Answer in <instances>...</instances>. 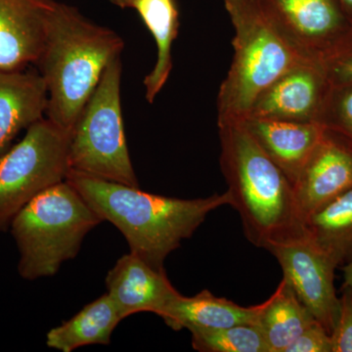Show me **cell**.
Wrapping results in <instances>:
<instances>
[{
	"mask_svg": "<svg viewBox=\"0 0 352 352\" xmlns=\"http://www.w3.org/2000/svg\"><path fill=\"white\" fill-rule=\"evenodd\" d=\"M66 182L104 222L119 229L132 254L159 270H164L168 254L190 239L210 212L231 205L228 191L207 198H171L74 170Z\"/></svg>",
	"mask_w": 352,
	"mask_h": 352,
	"instance_id": "cell-1",
	"label": "cell"
},
{
	"mask_svg": "<svg viewBox=\"0 0 352 352\" xmlns=\"http://www.w3.org/2000/svg\"><path fill=\"white\" fill-rule=\"evenodd\" d=\"M124 41L75 7L53 1L38 66L48 92L46 118L71 133L104 72L120 56Z\"/></svg>",
	"mask_w": 352,
	"mask_h": 352,
	"instance_id": "cell-2",
	"label": "cell"
},
{
	"mask_svg": "<svg viewBox=\"0 0 352 352\" xmlns=\"http://www.w3.org/2000/svg\"><path fill=\"white\" fill-rule=\"evenodd\" d=\"M219 163L245 238L267 250L305 235L295 190L241 122H217Z\"/></svg>",
	"mask_w": 352,
	"mask_h": 352,
	"instance_id": "cell-3",
	"label": "cell"
},
{
	"mask_svg": "<svg viewBox=\"0 0 352 352\" xmlns=\"http://www.w3.org/2000/svg\"><path fill=\"white\" fill-rule=\"evenodd\" d=\"M234 29L233 59L217 97V122H242L277 78L310 60L292 43L259 0H224Z\"/></svg>",
	"mask_w": 352,
	"mask_h": 352,
	"instance_id": "cell-4",
	"label": "cell"
},
{
	"mask_svg": "<svg viewBox=\"0 0 352 352\" xmlns=\"http://www.w3.org/2000/svg\"><path fill=\"white\" fill-rule=\"evenodd\" d=\"M104 220L65 180L41 192L18 212L10 231L18 251V273L34 281L54 276L78 256L83 240Z\"/></svg>",
	"mask_w": 352,
	"mask_h": 352,
	"instance_id": "cell-5",
	"label": "cell"
},
{
	"mask_svg": "<svg viewBox=\"0 0 352 352\" xmlns=\"http://www.w3.org/2000/svg\"><path fill=\"white\" fill-rule=\"evenodd\" d=\"M122 65L115 58L69 133V170L139 186L124 132L120 101Z\"/></svg>",
	"mask_w": 352,
	"mask_h": 352,
	"instance_id": "cell-6",
	"label": "cell"
},
{
	"mask_svg": "<svg viewBox=\"0 0 352 352\" xmlns=\"http://www.w3.org/2000/svg\"><path fill=\"white\" fill-rule=\"evenodd\" d=\"M69 144V132L43 118L0 157V232L32 199L66 180Z\"/></svg>",
	"mask_w": 352,
	"mask_h": 352,
	"instance_id": "cell-7",
	"label": "cell"
},
{
	"mask_svg": "<svg viewBox=\"0 0 352 352\" xmlns=\"http://www.w3.org/2000/svg\"><path fill=\"white\" fill-rule=\"evenodd\" d=\"M283 278L314 318L332 333L340 314L333 277L337 265L307 235L271 245Z\"/></svg>",
	"mask_w": 352,
	"mask_h": 352,
	"instance_id": "cell-8",
	"label": "cell"
},
{
	"mask_svg": "<svg viewBox=\"0 0 352 352\" xmlns=\"http://www.w3.org/2000/svg\"><path fill=\"white\" fill-rule=\"evenodd\" d=\"M331 83L320 60L289 69L259 95L247 118L317 122Z\"/></svg>",
	"mask_w": 352,
	"mask_h": 352,
	"instance_id": "cell-9",
	"label": "cell"
},
{
	"mask_svg": "<svg viewBox=\"0 0 352 352\" xmlns=\"http://www.w3.org/2000/svg\"><path fill=\"white\" fill-rule=\"evenodd\" d=\"M352 189V143L325 129L294 190L303 224L308 217Z\"/></svg>",
	"mask_w": 352,
	"mask_h": 352,
	"instance_id": "cell-10",
	"label": "cell"
},
{
	"mask_svg": "<svg viewBox=\"0 0 352 352\" xmlns=\"http://www.w3.org/2000/svg\"><path fill=\"white\" fill-rule=\"evenodd\" d=\"M259 1L292 43L318 59L351 25L335 0Z\"/></svg>",
	"mask_w": 352,
	"mask_h": 352,
	"instance_id": "cell-11",
	"label": "cell"
},
{
	"mask_svg": "<svg viewBox=\"0 0 352 352\" xmlns=\"http://www.w3.org/2000/svg\"><path fill=\"white\" fill-rule=\"evenodd\" d=\"M106 287L122 320L139 312L161 317L166 305L179 294L166 270L152 267L132 252L122 256L109 270Z\"/></svg>",
	"mask_w": 352,
	"mask_h": 352,
	"instance_id": "cell-12",
	"label": "cell"
},
{
	"mask_svg": "<svg viewBox=\"0 0 352 352\" xmlns=\"http://www.w3.org/2000/svg\"><path fill=\"white\" fill-rule=\"evenodd\" d=\"M54 0H0V69L19 71L38 63Z\"/></svg>",
	"mask_w": 352,
	"mask_h": 352,
	"instance_id": "cell-13",
	"label": "cell"
},
{
	"mask_svg": "<svg viewBox=\"0 0 352 352\" xmlns=\"http://www.w3.org/2000/svg\"><path fill=\"white\" fill-rule=\"evenodd\" d=\"M48 92L38 69H0V157L21 131L46 115Z\"/></svg>",
	"mask_w": 352,
	"mask_h": 352,
	"instance_id": "cell-14",
	"label": "cell"
},
{
	"mask_svg": "<svg viewBox=\"0 0 352 352\" xmlns=\"http://www.w3.org/2000/svg\"><path fill=\"white\" fill-rule=\"evenodd\" d=\"M243 124L295 186L303 166L323 136L317 122L245 118Z\"/></svg>",
	"mask_w": 352,
	"mask_h": 352,
	"instance_id": "cell-15",
	"label": "cell"
},
{
	"mask_svg": "<svg viewBox=\"0 0 352 352\" xmlns=\"http://www.w3.org/2000/svg\"><path fill=\"white\" fill-rule=\"evenodd\" d=\"M256 305L244 307L204 289L194 296L178 294L166 305L161 318L175 331L210 330L256 323Z\"/></svg>",
	"mask_w": 352,
	"mask_h": 352,
	"instance_id": "cell-16",
	"label": "cell"
},
{
	"mask_svg": "<svg viewBox=\"0 0 352 352\" xmlns=\"http://www.w3.org/2000/svg\"><path fill=\"white\" fill-rule=\"evenodd\" d=\"M256 308L254 325L263 333L270 352H286L303 331L317 322L284 278L272 296Z\"/></svg>",
	"mask_w": 352,
	"mask_h": 352,
	"instance_id": "cell-17",
	"label": "cell"
},
{
	"mask_svg": "<svg viewBox=\"0 0 352 352\" xmlns=\"http://www.w3.org/2000/svg\"><path fill=\"white\" fill-rule=\"evenodd\" d=\"M132 8L156 43V63L144 78L146 99L152 104L173 71V46L179 31V10L176 0H133Z\"/></svg>",
	"mask_w": 352,
	"mask_h": 352,
	"instance_id": "cell-18",
	"label": "cell"
},
{
	"mask_svg": "<svg viewBox=\"0 0 352 352\" xmlns=\"http://www.w3.org/2000/svg\"><path fill=\"white\" fill-rule=\"evenodd\" d=\"M122 321L115 303L106 293L69 320L51 329L46 335V346L62 352L92 344L108 346L113 331Z\"/></svg>",
	"mask_w": 352,
	"mask_h": 352,
	"instance_id": "cell-19",
	"label": "cell"
},
{
	"mask_svg": "<svg viewBox=\"0 0 352 352\" xmlns=\"http://www.w3.org/2000/svg\"><path fill=\"white\" fill-rule=\"evenodd\" d=\"M305 233L337 267L352 261V189L308 217Z\"/></svg>",
	"mask_w": 352,
	"mask_h": 352,
	"instance_id": "cell-20",
	"label": "cell"
},
{
	"mask_svg": "<svg viewBox=\"0 0 352 352\" xmlns=\"http://www.w3.org/2000/svg\"><path fill=\"white\" fill-rule=\"evenodd\" d=\"M190 333L193 349L201 352H270L263 333L254 324Z\"/></svg>",
	"mask_w": 352,
	"mask_h": 352,
	"instance_id": "cell-21",
	"label": "cell"
},
{
	"mask_svg": "<svg viewBox=\"0 0 352 352\" xmlns=\"http://www.w3.org/2000/svg\"><path fill=\"white\" fill-rule=\"evenodd\" d=\"M318 124L352 143V82L332 83Z\"/></svg>",
	"mask_w": 352,
	"mask_h": 352,
	"instance_id": "cell-22",
	"label": "cell"
},
{
	"mask_svg": "<svg viewBox=\"0 0 352 352\" xmlns=\"http://www.w3.org/2000/svg\"><path fill=\"white\" fill-rule=\"evenodd\" d=\"M319 60L331 83L352 82V24Z\"/></svg>",
	"mask_w": 352,
	"mask_h": 352,
	"instance_id": "cell-23",
	"label": "cell"
},
{
	"mask_svg": "<svg viewBox=\"0 0 352 352\" xmlns=\"http://www.w3.org/2000/svg\"><path fill=\"white\" fill-rule=\"evenodd\" d=\"M340 314L332 333L333 352H352V289L342 286Z\"/></svg>",
	"mask_w": 352,
	"mask_h": 352,
	"instance_id": "cell-24",
	"label": "cell"
},
{
	"mask_svg": "<svg viewBox=\"0 0 352 352\" xmlns=\"http://www.w3.org/2000/svg\"><path fill=\"white\" fill-rule=\"evenodd\" d=\"M286 352H333L332 336L315 322L289 344Z\"/></svg>",
	"mask_w": 352,
	"mask_h": 352,
	"instance_id": "cell-25",
	"label": "cell"
},
{
	"mask_svg": "<svg viewBox=\"0 0 352 352\" xmlns=\"http://www.w3.org/2000/svg\"><path fill=\"white\" fill-rule=\"evenodd\" d=\"M340 10L346 15L347 20L352 24V0H335Z\"/></svg>",
	"mask_w": 352,
	"mask_h": 352,
	"instance_id": "cell-26",
	"label": "cell"
},
{
	"mask_svg": "<svg viewBox=\"0 0 352 352\" xmlns=\"http://www.w3.org/2000/svg\"><path fill=\"white\" fill-rule=\"evenodd\" d=\"M344 270V285L342 286L349 287L352 289V261L342 267Z\"/></svg>",
	"mask_w": 352,
	"mask_h": 352,
	"instance_id": "cell-27",
	"label": "cell"
},
{
	"mask_svg": "<svg viewBox=\"0 0 352 352\" xmlns=\"http://www.w3.org/2000/svg\"><path fill=\"white\" fill-rule=\"evenodd\" d=\"M115 6H119L120 8H132V1L133 0H110Z\"/></svg>",
	"mask_w": 352,
	"mask_h": 352,
	"instance_id": "cell-28",
	"label": "cell"
}]
</instances>
